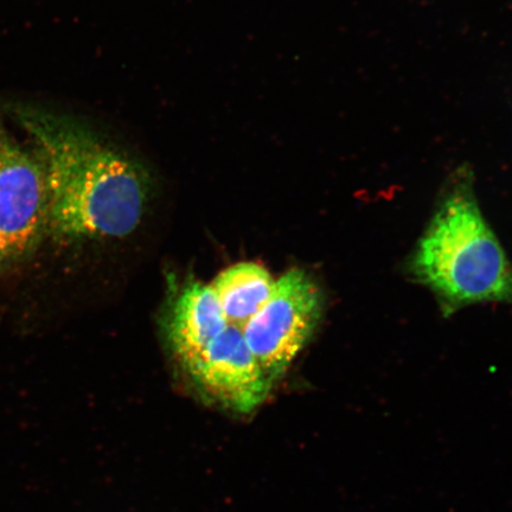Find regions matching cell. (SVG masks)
I'll return each instance as SVG.
<instances>
[{
  "mask_svg": "<svg viewBox=\"0 0 512 512\" xmlns=\"http://www.w3.org/2000/svg\"><path fill=\"white\" fill-rule=\"evenodd\" d=\"M275 279L256 262L226 268L210 284L228 323L242 329L271 297Z\"/></svg>",
  "mask_w": 512,
  "mask_h": 512,
  "instance_id": "7",
  "label": "cell"
},
{
  "mask_svg": "<svg viewBox=\"0 0 512 512\" xmlns=\"http://www.w3.org/2000/svg\"><path fill=\"white\" fill-rule=\"evenodd\" d=\"M229 325L210 284L188 280L169 304L164 336L184 368Z\"/></svg>",
  "mask_w": 512,
  "mask_h": 512,
  "instance_id": "6",
  "label": "cell"
},
{
  "mask_svg": "<svg viewBox=\"0 0 512 512\" xmlns=\"http://www.w3.org/2000/svg\"><path fill=\"white\" fill-rule=\"evenodd\" d=\"M472 184L464 171L454 179L408 262L446 315L472 304H512V266Z\"/></svg>",
  "mask_w": 512,
  "mask_h": 512,
  "instance_id": "2",
  "label": "cell"
},
{
  "mask_svg": "<svg viewBox=\"0 0 512 512\" xmlns=\"http://www.w3.org/2000/svg\"><path fill=\"white\" fill-rule=\"evenodd\" d=\"M46 171L0 124V272L27 261L48 236Z\"/></svg>",
  "mask_w": 512,
  "mask_h": 512,
  "instance_id": "4",
  "label": "cell"
},
{
  "mask_svg": "<svg viewBox=\"0 0 512 512\" xmlns=\"http://www.w3.org/2000/svg\"><path fill=\"white\" fill-rule=\"evenodd\" d=\"M10 113L46 171L51 238L76 243L136 232L149 201L142 166L67 115L23 104Z\"/></svg>",
  "mask_w": 512,
  "mask_h": 512,
  "instance_id": "1",
  "label": "cell"
},
{
  "mask_svg": "<svg viewBox=\"0 0 512 512\" xmlns=\"http://www.w3.org/2000/svg\"><path fill=\"white\" fill-rule=\"evenodd\" d=\"M182 369L203 399L234 414L254 412L272 389L242 329L232 324Z\"/></svg>",
  "mask_w": 512,
  "mask_h": 512,
  "instance_id": "5",
  "label": "cell"
},
{
  "mask_svg": "<svg viewBox=\"0 0 512 512\" xmlns=\"http://www.w3.org/2000/svg\"><path fill=\"white\" fill-rule=\"evenodd\" d=\"M323 310L316 280L302 268H291L275 279L271 297L243 326L248 347L272 387L315 334Z\"/></svg>",
  "mask_w": 512,
  "mask_h": 512,
  "instance_id": "3",
  "label": "cell"
}]
</instances>
